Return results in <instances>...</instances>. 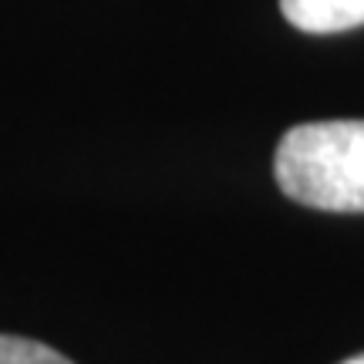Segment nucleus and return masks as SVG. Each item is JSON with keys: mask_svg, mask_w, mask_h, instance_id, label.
<instances>
[{"mask_svg": "<svg viewBox=\"0 0 364 364\" xmlns=\"http://www.w3.org/2000/svg\"><path fill=\"white\" fill-rule=\"evenodd\" d=\"M273 172L294 203L364 213V118L294 125L277 145Z\"/></svg>", "mask_w": 364, "mask_h": 364, "instance_id": "f257e3e1", "label": "nucleus"}, {"mask_svg": "<svg viewBox=\"0 0 364 364\" xmlns=\"http://www.w3.org/2000/svg\"><path fill=\"white\" fill-rule=\"evenodd\" d=\"M280 11L307 34H338L364 24V0H280Z\"/></svg>", "mask_w": 364, "mask_h": 364, "instance_id": "f03ea898", "label": "nucleus"}, {"mask_svg": "<svg viewBox=\"0 0 364 364\" xmlns=\"http://www.w3.org/2000/svg\"><path fill=\"white\" fill-rule=\"evenodd\" d=\"M0 364H75L41 341L0 334Z\"/></svg>", "mask_w": 364, "mask_h": 364, "instance_id": "7ed1b4c3", "label": "nucleus"}, {"mask_svg": "<svg viewBox=\"0 0 364 364\" xmlns=\"http://www.w3.org/2000/svg\"><path fill=\"white\" fill-rule=\"evenodd\" d=\"M341 364H364V354H354V358H348V361H341Z\"/></svg>", "mask_w": 364, "mask_h": 364, "instance_id": "20e7f679", "label": "nucleus"}]
</instances>
